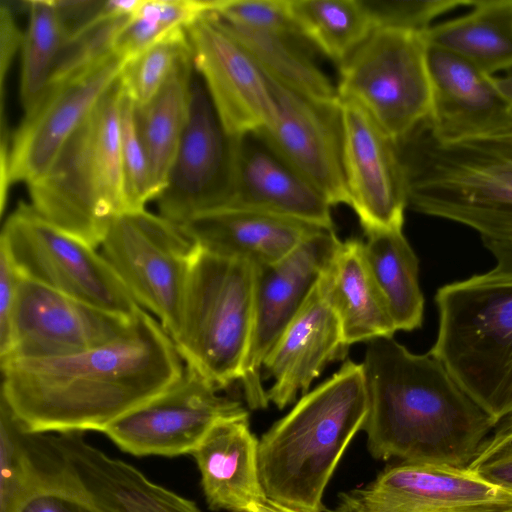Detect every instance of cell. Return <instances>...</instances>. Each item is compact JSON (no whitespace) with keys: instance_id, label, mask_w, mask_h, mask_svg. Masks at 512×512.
I'll return each mask as SVG.
<instances>
[{"instance_id":"19","label":"cell","mask_w":512,"mask_h":512,"mask_svg":"<svg viewBox=\"0 0 512 512\" xmlns=\"http://www.w3.org/2000/svg\"><path fill=\"white\" fill-rule=\"evenodd\" d=\"M266 77L275 102V117L261 131L332 206H349L340 101H314Z\"/></svg>"},{"instance_id":"25","label":"cell","mask_w":512,"mask_h":512,"mask_svg":"<svg viewBox=\"0 0 512 512\" xmlns=\"http://www.w3.org/2000/svg\"><path fill=\"white\" fill-rule=\"evenodd\" d=\"M259 439L250 429L249 414L218 422L191 455L201 475L209 509L254 512L267 500L258 465Z\"/></svg>"},{"instance_id":"14","label":"cell","mask_w":512,"mask_h":512,"mask_svg":"<svg viewBox=\"0 0 512 512\" xmlns=\"http://www.w3.org/2000/svg\"><path fill=\"white\" fill-rule=\"evenodd\" d=\"M339 243L334 230L319 229L278 262L255 266L253 327L239 380L250 409L268 407L263 361L306 302Z\"/></svg>"},{"instance_id":"22","label":"cell","mask_w":512,"mask_h":512,"mask_svg":"<svg viewBox=\"0 0 512 512\" xmlns=\"http://www.w3.org/2000/svg\"><path fill=\"white\" fill-rule=\"evenodd\" d=\"M432 106L427 125L441 141L494 132L512 121V108L489 76L464 59L426 43Z\"/></svg>"},{"instance_id":"40","label":"cell","mask_w":512,"mask_h":512,"mask_svg":"<svg viewBox=\"0 0 512 512\" xmlns=\"http://www.w3.org/2000/svg\"><path fill=\"white\" fill-rule=\"evenodd\" d=\"M33 448L41 468V480L13 512H94L46 466Z\"/></svg>"},{"instance_id":"15","label":"cell","mask_w":512,"mask_h":512,"mask_svg":"<svg viewBox=\"0 0 512 512\" xmlns=\"http://www.w3.org/2000/svg\"><path fill=\"white\" fill-rule=\"evenodd\" d=\"M47 467L94 512H201L197 505L87 443L82 432L33 434Z\"/></svg>"},{"instance_id":"6","label":"cell","mask_w":512,"mask_h":512,"mask_svg":"<svg viewBox=\"0 0 512 512\" xmlns=\"http://www.w3.org/2000/svg\"><path fill=\"white\" fill-rule=\"evenodd\" d=\"M429 353L499 424L512 415V276L491 270L440 287Z\"/></svg>"},{"instance_id":"5","label":"cell","mask_w":512,"mask_h":512,"mask_svg":"<svg viewBox=\"0 0 512 512\" xmlns=\"http://www.w3.org/2000/svg\"><path fill=\"white\" fill-rule=\"evenodd\" d=\"M124 95L120 76L47 171L27 185L38 214L94 248L112 220L127 211L121 161Z\"/></svg>"},{"instance_id":"29","label":"cell","mask_w":512,"mask_h":512,"mask_svg":"<svg viewBox=\"0 0 512 512\" xmlns=\"http://www.w3.org/2000/svg\"><path fill=\"white\" fill-rule=\"evenodd\" d=\"M193 75L192 58L174 71L149 102L137 106V123L148 157L155 199L166 186L185 129Z\"/></svg>"},{"instance_id":"28","label":"cell","mask_w":512,"mask_h":512,"mask_svg":"<svg viewBox=\"0 0 512 512\" xmlns=\"http://www.w3.org/2000/svg\"><path fill=\"white\" fill-rule=\"evenodd\" d=\"M209 13L243 46L264 74L314 101H340L337 86L313 60L314 49L283 36L224 21Z\"/></svg>"},{"instance_id":"37","label":"cell","mask_w":512,"mask_h":512,"mask_svg":"<svg viewBox=\"0 0 512 512\" xmlns=\"http://www.w3.org/2000/svg\"><path fill=\"white\" fill-rule=\"evenodd\" d=\"M121 161L126 209H145L149 201L155 200V194L148 157L138 128L137 106L126 92L121 110Z\"/></svg>"},{"instance_id":"10","label":"cell","mask_w":512,"mask_h":512,"mask_svg":"<svg viewBox=\"0 0 512 512\" xmlns=\"http://www.w3.org/2000/svg\"><path fill=\"white\" fill-rule=\"evenodd\" d=\"M100 247L135 301L156 316L172 339L197 245L179 225L140 209L117 215Z\"/></svg>"},{"instance_id":"45","label":"cell","mask_w":512,"mask_h":512,"mask_svg":"<svg viewBox=\"0 0 512 512\" xmlns=\"http://www.w3.org/2000/svg\"><path fill=\"white\" fill-rule=\"evenodd\" d=\"M332 512H363L350 492L339 495L338 505Z\"/></svg>"},{"instance_id":"16","label":"cell","mask_w":512,"mask_h":512,"mask_svg":"<svg viewBox=\"0 0 512 512\" xmlns=\"http://www.w3.org/2000/svg\"><path fill=\"white\" fill-rule=\"evenodd\" d=\"M133 317L105 311L21 275L9 345L0 363L66 356L107 344L129 329Z\"/></svg>"},{"instance_id":"8","label":"cell","mask_w":512,"mask_h":512,"mask_svg":"<svg viewBox=\"0 0 512 512\" xmlns=\"http://www.w3.org/2000/svg\"><path fill=\"white\" fill-rule=\"evenodd\" d=\"M339 72V99L358 104L394 142L430 115L432 91L423 33L375 29Z\"/></svg>"},{"instance_id":"13","label":"cell","mask_w":512,"mask_h":512,"mask_svg":"<svg viewBox=\"0 0 512 512\" xmlns=\"http://www.w3.org/2000/svg\"><path fill=\"white\" fill-rule=\"evenodd\" d=\"M219 392L185 365L166 390L116 419L102 433L137 456L191 454L218 422L248 414L239 401Z\"/></svg>"},{"instance_id":"27","label":"cell","mask_w":512,"mask_h":512,"mask_svg":"<svg viewBox=\"0 0 512 512\" xmlns=\"http://www.w3.org/2000/svg\"><path fill=\"white\" fill-rule=\"evenodd\" d=\"M462 16L432 25L427 44L494 76L512 69V0H477Z\"/></svg>"},{"instance_id":"1","label":"cell","mask_w":512,"mask_h":512,"mask_svg":"<svg viewBox=\"0 0 512 512\" xmlns=\"http://www.w3.org/2000/svg\"><path fill=\"white\" fill-rule=\"evenodd\" d=\"M175 344L140 308L119 338L60 357L1 362V401L28 433L102 432L182 374Z\"/></svg>"},{"instance_id":"43","label":"cell","mask_w":512,"mask_h":512,"mask_svg":"<svg viewBox=\"0 0 512 512\" xmlns=\"http://www.w3.org/2000/svg\"><path fill=\"white\" fill-rule=\"evenodd\" d=\"M498 424L488 440L489 450L496 452L512 442V415Z\"/></svg>"},{"instance_id":"32","label":"cell","mask_w":512,"mask_h":512,"mask_svg":"<svg viewBox=\"0 0 512 512\" xmlns=\"http://www.w3.org/2000/svg\"><path fill=\"white\" fill-rule=\"evenodd\" d=\"M25 4L28 22L21 45L20 99L27 112L50 85L66 31L56 0Z\"/></svg>"},{"instance_id":"47","label":"cell","mask_w":512,"mask_h":512,"mask_svg":"<svg viewBox=\"0 0 512 512\" xmlns=\"http://www.w3.org/2000/svg\"><path fill=\"white\" fill-rule=\"evenodd\" d=\"M500 512H512V507H511V508H508V509H506V510L500 511Z\"/></svg>"},{"instance_id":"21","label":"cell","mask_w":512,"mask_h":512,"mask_svg":"<svg viewBox=\"0 0 512 512\" xmlns=\"http://www.w3.org/2000/svg\"><path fill=\"white\" fill-rule=\"evenodd\" d=\"M363 512H442L476 503L512 499V490L474 471L400 462L367 486L350 491Z\"/></svg>"},{"instance_id":"23","label":"cell","mask_w":512,"mask_h":512,"mask_svg":"<svg viewBox=\"0 0 512 512\" xmlns=\"http://www.w3.org/2000/svg\"><path fill=\"white\" fill-rule=\"evenodd\" d=\"M348 348L338 317L316 284L263 361L262 374L273 378L269 403L278 409L294 403L328 364L345 358Z\"/></svg>"},{"instance_id":"18","label":"cell","mask_w":512,"mask_h":512,"mask_svg":"<svg viewBox=\"0 0 512 512\" xmlns=\"http://www.w3.org/2000/svg\"><path fill=\"white\" fill-rule=\"evenodd\" d=\"M349 206L365 235L403 229L407 197L393 140L353 101L340 99Z\"/></svg>"},{"instance_id":"33","label":"cell","mask_w":512,"mask_h":512,"mask_svg":"<svg viewBox=\"0 0 512 512\" xmlns=\"http://www.w3.org/2000/svg\"><path fill=\"white\" fill-rule=\"evenodd\" d=\"M211 0H141L119 29L113 51L130 60L210 12Z\"/></svg>"},{"instance_id":"4","label":"cell","mask_w":512,"mask_h":512,"mask_svg":"<svg viewBox=\"0 0 512 512\" xmlns=\"http://www.w3.org/2000/svg\"><path fill=\"white\" fill-rule=\"evenodd\" d=\"M367 413L363 365L348 359L259 439L267 499L300 512H323L327 484Z\"/></svg>"},{"instance_id":"9","label":"cell","mask_w":512,"mask_h":512,"mask_svg":"<svg viewBox=\"0 0 512 512\" xmlns=\"http://www.w3.org/2000/svg\"><path fill=\"white\" fill-rule=\"evenodd\" d=\"M19 273L60 293L125 317L142 308L96 248L59 229L20 202L1 231Z\"/></svg>"},{"instance_id":"7","label":"cell","mask_w":512,"mask_h":512,"mask_svg":"<svg viewBox=\"0 0 512 512\" xmlns=\"http://www.w3.org/2000/svg\"><path fill=\"white\" fill-rule=\"evenodd\" d=\"M254 284L253 264L197 246L172 340L186 366L220 391L242 375L253 327Z\"/></svg>"},{"instance_id":"26","label":"cell","mask_w":512,"mask_h":512,"mask_svg":"<svg viewBox=\"0 0 512 512\" xmlns=\"http://www.w3.org/2000/svg\"><path fill=\"white\" fill-rule=\"evenodd\" d=\"M317 285L337 315L348 347L394 336L397 329L367 262L363 241H340Z\"/></svg>"},{"instance_id":"39","label":"cell","mask_w":512,"mask_h":512,"mask_svg":"<svg viewBox=\"0 0 512 512\" xmlns=\"http://www.w3.org/2000/svg\"><path fill=\"white\" fill-rule=\"evenodd\" d=\"M474 0H361L375 29L426 32L439 16Z\"/></svg>"},{"instance_id":"46","label":"cell","mask_w":512,"mask_h":512,"mask_svg":"<svg viewBox=\"0 0 512 512\" xmlns=\"http://www.w3.org/2000/svg\"><path fill=\"white\" fill-rule=\"evenodd\" d=\"M254 512H300V511H296L294 509L280 505L276 502H273V501L267 499L266 501L257 504L254 507Z\"/></svg>"},{"instance_id":"44","label":"cell","mask_w":512,"mask_h":512,"mask_svg":"<svg viewBox=\"0 0 512 512\" xmlns=\"http://www.w3.org/2000/svg\"><path fill=\"white\" fill-rule=\"evenodd\" d=\"M492 82L500 96L512 108V69L502 76H492Z\"/></svg>"},{"instance_id":"11","label":"cell","mask_w":512,"mask_h":512,"mask_svg":"<svg viewBox=\"0 0 512 512\" xmlns=\"http://www.w3.org/2000/svg\"><path fill=\"white\" fill-rule=\"evenodd\" d=\"M127 60L111 54L94 66L49 85L10 136L0 156L1 212L6 191L42 176L66 142L120 78Z\"/></svg>"},{"instance_id":"31","label":"cell","mask_w":512,"mask_h":512,"mask_svg":"<svg viewBox=\"0 0 512 512\" xmlns=\"http://www.w3.org/2000/svg\"><path fill=\"white\" fill-rule=\"evenodd\" d=\"M305 38L338 69L374 28L361 0H289Z\"/></svg>"},{"instance_id":"34","label":"cell","mask_w":512,"mask_h":512,"mask_svg":"<svg viewBox=\"0 0 512 512\" xmlns=\"http://www.w3.org/2000/svg\"><path fill=\"white\" fill-rule=\"evenodd\" d=\"M138 4V0L103 1L93 20L66 36L50 84L70 78L114 54L116 35Z\"/></svg>"},{"instance_id":"38","label":"cell","mask_w":512,"mask_h":512,"mask_svg":"<svg viewBox=\"0 0 512 512\" xmlns=\"http://www.w3.org/2000/svg\"><path fill=\"white\" fill-rule=\"evenodd\" d=\"M210 12L224 21L283 36L316 51L295 22L289 0H211Z\"/></svg>"},{"instance_id":"24","label":"cell","mask_w":512,"mask_h":512,"mask_svg":"<svg viewBox=\"0 0 512 512\" xmlns=\"http://www.w3.org/2000/svg\"><path fill=\"white\" fill-rule=\"evenodd\" d=\"M201 249L254 266L283 259L320 228L263 211L226 207L199 214L179 225Z\"/></svg>"},{"instance_id":"12","label":"cell","mask_w":512,"mask_h":512,"mask_svg":"<svg viewBox=\"0 0 512 512\" xmlns=\"http://www.w3.org/2000/svg\"><path fill=\"white\" fill-rule=\"evenodd\" d=\"M235 144L194 68L185 129L166 186L155 199L159 215L181 225L228 207L234 193Z\"/></svg>"},{"instance_id":"3","label":"cell","mask_w":512,"mask_h":512,"mask_svg":"<svg viewBox=\"0 0 512 512\" xmlns=\"http://www.w3.org/2000/svg\"><path fill=\"white\" fill-rule=\"evenodd\" d=\"M407 207L473 229L512 276V121L459 141L436 138L426 120L395 143Z\"/></svg>"},{"instance_id":"42","label":"cell","mask_w":512,"mask_h":512,"mask_svg":"<svg viewBox=\"0 0 512 512\" xmlns=\"http://www.w3.org/2000/svg\"><path fill=\"white\" fill-rule=\"evenodd\" d=\"M23 34L16 22L8 2L0 5V83L4 86L5 77L18 49H21Z\"/></svg>"},{"instance_id":"17","label":"cell","mask_w":512,"mask_h":512,"mask_svg":"<svg viewBox=\"0 0 512 512\" xmlns=\"http://www.w3.org/2000/svg\"><path fill=\"white\" fill-rule=\"evenodd\" d=\"M193 65L225 130L234 137L264 130L275 117L266 75L208 12L187 28Z\"/></svg>"},{"instance_id":"36","label":"cell","mask_w":512,"mask_h":512,"mask_svg":"<svg viewBox=\"0 0 512 512\" xmlns=\"http://www.w3.org/2000/svg\"><path fill=\"white\" fill-rule=\"evenodd\" d=\"M190 59L192 50L187 29L171 34L126 62L121 74L126 94L136 106H143Z\"/></svg>"},{"instance_id":"30","label":"cell","mask_w":512,"mask_h":512,"mask_svg":"<svg viewBox=\"0 0 512 512\" xmlns=\"http://www.w3.org/2000/svg\"><path fill=\"white\" fill-rule=\"evenodd\" d=\"M363 247L397 331L420 328L423 323L424 296L419 284V259L403 229L367 234Z\"/></svg>"},{"instance_id":"2","label":"cell","mask_w":512,"mask_h":512,"mask_svg":"<svg viewBox=\"0 0 512 512\" xmlns=\"http://www.w3.org/2000/svg\"><path fill=\"white\" fill-rule=\"evenodd\" d=\"M362 365V430L375 459L465 468L498 425L429 352L381 337L368 342Z\"/></svg>"},{"instance_id":"35","label":"cell","mask_w":512,"mask_h":512,"mask_svg":"<svg viewBox=\"0 0 512 512\" xmlns=\"http://www.w3.org/2000/svg\"><path fill=\"white\" fill-rule=\"evenodd\" d=\"M41 468L30 433L0 404V512H13L37 487Z\"/></svg>"},{"instance_id":"41","label":"cell","mask_w":512,"mask_h":512,"mask_svg":"<svg viewBox=\"0 0 512 512\" xmlns=\"http://www.w3.org/2000/svg\"><path fill=\"white\" fill-rule=\"evenodd\" d=\"M21 274L6 250L0 247V357L9 345L11 319Z\"/></svg>"},{"instance_id":"20","label":"cell","mask_w":512,"mask_h":512,"mask_svg":"<svg viewBox=\"0 0 512 512\" xmlns=\"http://www.w3.org/2000/svg\"><path fill=\"white\" fill-rule=\"evenodd\" d=\"M228 207L263 211L334 230L328 199L261 130L236 137L234 193Z\"/></svg>"}]
</instances>
